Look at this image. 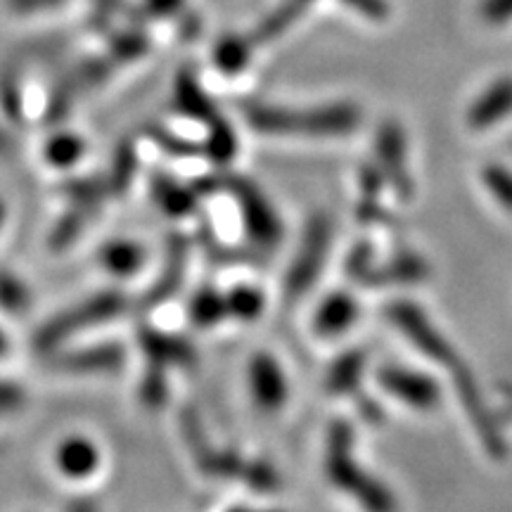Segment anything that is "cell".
I'll return each instance as SVG.
<instances>
[{"instance_id":"1","label":"cell","mask_w":512,"mask_h":512,"mask_svg":"<svg viewBox=\"0 0 512 512\" xmlns=\"http://www.w3.org/2000/svg\"><path fill=\"white\" fill-rule=\"evenodd\" d=\"M245 119L249 126L268 136H347L361 121V112L351 102H332V105L309 107V110H290L275 105L245 107Z\"/></svg>"},{"instance_id":"2","label":"cell","mask_w":512,"mask_h":512,"mask_svg":"<svg viewBox=\"0 0 512 512\" xmlns=\"http://www.w3.org/2000/svg\"><path fill=\"white\" fill-rule=\"evenodd\" d=\"M325 470L328 477L339 489L349 491L370 510H392L394 498L384 486L368 475L354 460V430L349 422H332L328 432V456H325Z\"/></svg>"},{"instance_id":"3","label":"cell","mask_w":512,"mask_h":512,"mask_svg":"<svg viewBox=\"0 0 512 512\" xmlns=\"http://www.w3.org/2000/svg\"><path fill=\"white\" fill-rule=\"evenodd\" d=\"M128 309V299L121 292H100L95 297L86 299L74 309L50 318L41 330L36 332L34 347L38 351H53L60 347L64 339L79 332L93 328V325L105 323V320L117 318Z\"/></svg>"},{"instance_id":"4","label":"cell","mask_w":512,"mask_h":512,"mask_svg":"<svg viewBox=\"0 0 512 512\" xmlns=\"http://www.w3.org/2000/svg\"><path fill=\"white\" fill-rule=\"evenodd\" d=\"M221 188L230 192L235 197V202H238L242 223H245V230L252 242L268 249L278 247L280 240H283L285 226L264 192L242 176L223 178Z\"/></svg>"},{"instance_id":"5","label":"cell","mask_w":512,"mask_h":512,"mask_svg":"<svg viewBox=\"0 0 512 512\" xmlns=\"http://www.w3.org/2000/svg\"><path fill=\"white\" fill-rule=\"evenodd\" d=\"M387 318L396 330L403 332L411 344L425 356H430L432 361H437L439 366L448 370L460 366L458 351L451 347V342L434 328L432 320L427 318V313L420 309L418 304L408 302V299H396L387 306Z\"/></svg>"},{"instance_id":"6","label":"cell","mask_w":512,"mask_h":512,"mask_svg":"<svg viewBox=\"0 0 512 512\" xmlns=\"http://www.w3.org/2000/svg\"><path fill=\"white\" fill-rule=\"evenodd\" d=\"M330 242H332V226L328 216L316 214L311 216V221L306 223L302 245L294 256L290 273H287L285 290L290 297H302L316 285L320 271H323L325 261L330 254Z\"/></svg>"},{"instance_id":"7","label":"cell","mask_w":512,"mask_h":512,"mask_svg":"<svg viewBox=\"0 0 512 512\" xmlns=\"http://www.w3.org/2000/svg\"><path fill=\"white\" fill-rule=\"evenodd\" d=\"M375 155L377 166L384 174V181L392 185V190L401 200H411L413 181L408 174V147L403 128L396 121H384L377 128L375 136Z\"/></svg>"},{"instance_id":"8","label":"cell","mask_w":512,"mask_h":512,"mask_svg":"<svg viewBox=\"0 0 512 512\" xmlns=\"http://www.w3.org/2000/svg\"><path fill=\"white\" fill-rule=\"evenodd\" d=\"M453 373V384H456L460 401H463V408L470 415L472 425L482 439V446L486 448L491 458H503L505 456V441L501 437V430H498V422L494 413L486 406L482 392H479L475 377H472L470 370H467L463 363L458 368L451 370Z\"/></svg>"},{"instance_id":"9","label":"cell","mask_w":512,"mask_h":512,"mask_svg":"<svg viewBox=\"0 0 512 512\" xmlns=\"http://www.w3.org/2000/svg\"><path fill=\"white\" fill-rule=\"evenodd\" d=\"M377 382L389 396L418 411H430L441 399L439 384L427 373L403 366H384L377 370Z\"/></svg>"},{"instance_id":"10","label":"cell","mask_w":512,"mask_h":512,"mask_svg":"<svg viewBox=\"0 0 512 512\" xmlns=\"http://www.w3.org/2000/svg\"><path fill=\"white\" fill-rule=\"evenodd\" d=\"M188 256H190L188 240H185L181 233L169 235V240H166V256H164L162 271H159L155 285H152L150 290L143 294V299H140L143 309H155V306L164 304L166 299L176 297L185 280Z\"/></svg>"},{"instance_id":"11","label":"cell","mask_w":512,"mask_h":512,"mask_svg":"<svg viewBox=\"0 0 512 512\" xmlns=\"http://www.w3.org/2000/svg\"><path fill=\"white\" fill-rule=\"evenodd\" d=\"M249 387L256 403L266 411H278L287 401L285 373L271 354H256L249 361Z\"/></svg>"},{"instance_id":"12","label":"cell","mask_w":512,"mask_h":512,"mask_svg":"<svg viewBox=\"0 0 512 512\" xmlns=\"http://www.w3.org/2000/svg\"><path fill=\"white\" fill-rule=\"evenodd\" d=\"M138 342L143 347L147 361L159 363V366H181V368H192L197 361L195 349L190 347V342H185L183 337L178 335H166V332H159L155 328H143L138 330Z\"/></svg>"},{"instance_id":"13","label":"cell","mask_w":512,"mask_h":512,"mask_svg":"<svg viewBox=\"0 0 512 512\" xmlns=\"http://www.w3.org/2000/svg\"><path fill=\"white\" fill-rule=\"evenodd\" d=\"M126 361V351L121 344H100V347H86L79 351H67L53 361L55 368L67 373H112L119 370Z\"/></svg>"},{"instance_id":"14","label":"cell","mask_w":512,"mask_h":512,"mask_svg":"<svg viewBox=\"0 0 512 512\" xmlns=\"http://www.w3.org/2000/svg\"><path fill=\"white\" fill-rule=\"evenodd\" d=\"M512 112V76L491 83L467 110V126L484 131V128L498 124Z\"/></svg>"},{"instance_id":"15","label":"cell","mask_w":512,"mask_h":512,"mask_svg":"<svg viewBox=\"0 0 512 512\" xmlns=\"http://www.w3.org/2000/svg\"><path fill=\"white\" fill-rule=\"evenodd\" d=\"M358 318V304L349 292H332L313 313V330L323 337L344 335Z\"/></svg>"},{"instance_id":"16","label":"cell","mask_w":512,"mask_h":512,"mask_svg":"<svg viewBox=\"0 0 512 512\" xmlns=\"http://www.w3.org/2000/svg\"><path fill=\"white\" fill-rule=\"evenodd\" d=\"M176 107L178 112L185 114V117L202 121V124H211L221 117L219 110H216L214 102L209 100V95L202 91L197 76L190 72V69H183L181 74L176 76Z\"/></svg>"},{"instance_id":"17","label":"cell","mask_w":512,"mask_h":512,"mask_svg":"<svg viewBox=\"0 0 512 512\" xmlns=\"http://www.w3.org/2000/svg\"><path fill=\"white\" fill-rule=\"evenodd\" d=\"M430 266L422 259L420 254L413 252H399L392 259H387L384 264L375 266L373 278H370V287H382V285H401V283H420L422 278H427Z\"/></svg>"},{"instance_id":"18","label":"cell","mask_w":512,"mask_h":512,"mask_svg":"<svg viewBox=\"0 0 512 512\" xmlns=\"http://www.w3.org/2000/svg\"><path fill=\"white\" fill-rule=\"evenodd\" d=\"M55 460H57V467H60L64 475L72 479H83L98 470L100 453L88 439L72 437L62 441L55 453Z\"/></svg>"},{"instance_id":"19","label":"cell","mask_w":512,"mask_h":512,"mask_svg":"<svg viewBox=\"0 0 512 512\" xmlns=\"http://www.w3.org/2000/svg\"><path fill=\"white\" fill-rule=\"evenodd\" d=\"M152 197L162 207L164 214L169 216H185L195 209L197 192L190 185H181L166 174H155L150 181Z\"/></svg>"},{"instance_id":"20","label":"cell","mask_w":512,"mask_h":512,"mask_svg":"<svg viewBox=\"0 0 512 512\" xmlns=\"http://www.w3.org/2000/svg\"><path fill=\"white\" fill-rule=\"evenodd\" d=\"M366 370V354L358 349L344 351L328 370V389L332 394H354Z\"/></svg>"},{"instance_id":"21","label":"cell","mask_w":512,"mask_h":512,"mask_svg":"<svg viewBox=\"0 0 512 512\" xmlns=\"http://www.w3.org/2000/svg\"><path fill=\"white\" fill-rule=\"evenodd\" d=\"M143 261H145L143 247L131 240L107 242V245L100 249V264L105 266L107 273L119 275V278L138 273L140 266H143Z\"/></svg>"},{"instance_id":"22","label":"cell","mask_w":512,"mask_h":512,"mask_svg":"<svg viewBox=\"0 0 512 512\" xmlns=\"http://www.w3.org/2000/svg\"><path fill=\"white\" fill-rule=\"evenodd\" d=\"M181 434H183L185 444H188V448H190L192 458H195L197 467H200L204 475H207L211 460H214V456H216V448L209 444L207 434H204L202 420H200V415L195 413V408H183Z\"/></svg>"},{"instance_id":"23","label":"cell","mask_w":512,"mask_h":512,"mask_svg":"<svg viewBox=\"0 0 512 512\" xmlns=\"http://www.w3.org/2000/svg\"><path fill=\"white\" fill-rule=\"evenodd\" d=\"M138 169V152L133 140H121L114 150L112 157V169L110 176H107V185H110V195H126L128 188H131L133 176H136Z\"/></svg>"},{"instance_id":"24","label":"cell","mask_w":512,"mask_h":512,"mask_svg":"<svg viewBox=\"0 0 512 512\" xmlns=\"http://www.w3.org/2000/svg\"><path fill=\"white\" fill-rule=\"evenodd\" d=\"M190 316L195 320L197 328H214L216 323H221L228 316L226 297L219 290H214V287H202L195 294V299H192Z\"/></svg>"},{"instance_id":"25","label":"cell","mask_w":512,"mask_h":512,"mask_svg":"<svg viewBox=\"0 0 512 512\" xmlns=\"http://www.w3.org/2000/svg\"><path fill=\"white\" fill-rule=\"evenodd\" d=\"M64 195L72 200V204H79V207L93 209L98 214L100 204L105 202V197L110 195V185H107L105 176H88V178H74V181H67L62 185Z\"/></svg>"},{"instance_id":"26","label":"cell","mask_w":512,"mask_h":512,"mask_svg":"<svg viewBox=\"0 0 512 512\" xmlns=\"http://www.w3.org/2000/svg\"><path fill=\"white\" fill-rule=\"evenodd\" d=\"M235 152H238V136H235L233 126L223 117L211 121L207 143H204V155L216 164H228L233 162Z\"/></svg>"},{"instance_id":"27","label":"cell","mask_w":512,"mask_h":512,"mask_svg":"<svg viewBox=\"0 0 512 512\" xmlns=\"http://www.w3.org/2000/svg\"><path fill=\"white\" fill-rule=\"evenodd\" d=\"M249 57H252V43H249L247 38H240V36L221 38L219 46H216V50H214L216 67H219L221 72L228 76L240 74L242 69L249 64Z\"/></svg>"},{"instance_id":"28","label":"cell","mask_w":512,"mask_h":512,"mask_svg":"<svg viewBox=\"0 0 512 512\" xmlns=\"http://www.w3.org/2000/svg\"><path fill=\"white\" fill-rule=\"evenodd\" d=\"M93 216H95L93 209H86V207H79V204H72V209H69L67 214H64L60 221H57V226L53 228V233H50V240H48L50 242V249L60 252V249L72 245V242L83 233V228H86V223L91 221Z\"/></svg>"},{"instance_id":"29","label":"cell","mask_w":512,"mask_h":512,"mask_svg":"<svg viewBox=\"0 0 512 512\" xmlns=\"http://www.w3.org/2000/svg\"><path fill=\"white\" fill-rule=\"evenodd\" d=\"M83 150H86V145H83L79 136H74V133H57L46 143V159L48 164L57 166V169H69V166L81 162Z\"/></svg>"},{"instance_id":"30","label":"cell","mask_w":512,"mask_h":512,"mask_svg":"<svg viewBox=\"0 0 512 512\" xmlns=\"http://www.w3.org/2000/svg\"><path fill=\"white\" fill-rule=\"evenodd\" d=\"M145 136L150 138L157 147H162L166 155H171V157H197L204 152V145L195 143V140L183 138V136H176L174 131H169V128H164L159 124L147 126Z\"/></svg>"},{"instance_id":"31","label":"cell","mask_w":512,"mask_h":512,"mask_svg":"<svg viewBox=\"0 0 512 512\" xmlns=\"http://www.w3.org/2000/svg\"><path fill=\"white\" fill-rule=\"evenodd\" d=\"M226 304L230 316L240 320H254L264 311V294L252 285H238L226 294Z\"/></svg>"},{"instance_id":"32","label":"cell","mask_w":512,"mask_h":512,"mask_svg":"<svg viewBox=\"0 0 512 512\" xmlns=\"http://www.w3.org/2000/svg\"><path fill=\"white\" fill-rule=\"evenodd\" d=\"M117 67L119 64L114 62V57L110 53L95 55V57H88V60H83L79 67H76L72 79L76 83V88H93V86H100L102 81L110 79V74Z\"/></svg>"},{"instance_id":"33","label":"cell","mask_w":512,"mask_h":512,"mask_svg":"<svg viewBox=\"0 0 512 512\" xmlns=\"http://www.w3.org/2000/svg\"><path fill=\"white\" fill-rule=\"evenodd\" d=\"M31 304V294L27 285L15 273L0 271V309L8 313H24Z\"/></svg>"},{"instance_id":"34","label":"cell","mask_w":512,"mask_h":512,"mask_svg":"<svg viewBox=\"0 0 512 512\" xmlns=\"http://www.w3.org/2000/svg\"><path fill=\"white\" fill-rule=\"evenodd\" d=\"M482 181L486 190L494 195V200L512 214V171L501 164H486L482 171Z\"/></svg>"},{"instance_id":"35","label":"cell","mask_w":512,"mask_h":512,"mask_svg":"<svg viewBox=\"0 0 512 512\" xmlns=\"http://www.w3.org/2000/svg\"><path fill=\"white\" fill-rule=\"evenodd\" d=\"M299 12H302V0H297V3H290V5H283L280 10H275L273 15L264 19V22L259 24V29L254 31V41H259V43L273 41L275 36L283 34V31L290 27L294 19L299 17Z\"/></svg>"},{"instance_id":"36","label":"cell","mask_w":512,"mask_h":512,"mask_svg":"<svg viewBox=\"0 0 512 512\" xmlns=\"http://www.w3.org/2000/svg\"><path fill=\"white\" fill-rule=\"evenodd\" d=\"M377 266L375 259V249L368 240L356 242V247L351 249L349 259H347V273L351 280H358V283L368 285L370 278H373Z\"/></svg>"},{"instance_id":"37","label":"cell","mask_w":512,"mask_h":512,"mask_svg":"<svg viewBox=\"0 0 512 512\" xmlns=\"http://www.w3.org/2000/svg\"><path fill=\"white\" fill-rule=\"evenodd\" d=\"M147 50H150V43H147V36L140 34V31H126V34L114 36V41L110 43V55L117 64L140 60Z\"/></svg>"},{"instance_id":"38","label":"cell","mask_w":512,"mask_h":512,"mask_svg":"<svg viewBox=\"0 0 512 512\" xmlns=\"http://www.w3.org/2000/svg\"><path fill=\"white\" fill-rule=\"evenodd\" d=\"M166 396H169V387H166L164 366L147 361L143 384H140V399H143L145 406L159 408V406H164Z\"/></svg>"},{"instance_id":"39","label":"cell","mask_w":512,"mask_h":512,"mask_svg":"<svg viewBox=\"0 0 512 512\" xmlns=\"http://www.w3.org/2000/svg\"><path fill=\"white\" fill-rule=\"evenodd\" d=\"M76 91H79V88H76L72 76H67V79L60 81L53 88V95H50L48 110H46V119L50 121V124H57V121H62L64 117H67L69 110H72Z\"/></svg>"},{"instance_id":"40","label":"cell","mask_w":512,"mask_h":512,"mask_svg":"<svg viewBox=\"0 0 512 512\" xmlns=\"http://www.w3.org/2000/svg\"><path fill=\"white\" fill-rule=\"evenodd\" d=\"M0 107H3V112L8 114L12 121L24 119V98L17 76L5 74L3 81H0Z\"/></svg>"},{"instance_id":"41","label":"cell","mask_w":512,"mask_h":512,"mask_svg":"<svg viewBox=\"0 0 512 512\" xmlns=\"http://www.w3.org/2000/svg\"><path fill=\"white\" fill-rule=\"evenodd\" d=\"M242 482H247L256 491H275L280 486L278 472L273 470L268 463H261V460H252V463L245 465V472H242Z\"/></svg>"},{"instance_id":"42","label":"cell","mask_w":512,"mask_h":512,"mask_svg":"<svg viewBox=\"0 0 512 512\" xmlns=\"http://www.w3.org/2000/svg\"><path fill=\"white\" fill-rule=\"evenodd\" d=\"M482 17L489 24H505L512 19V0H484Z\"/></svg>"},{"instance_id":"43","label":"cell","mask_w":512,"mask_h":512,"mask_svg":"<svg viewBox=\"0 0 512 512\" xmlns=\"http://www.w3.org/2000/svg\"><path fill=\"white\" fill-rule=\"evenodd\" d=\"M24 403L22 389L10 382H0V411H15Z\"/></svg>"},{"instance_id":"44","label":"cell","mask_w":512,"mask_h":512,"mask_svg":"<svg viewBox=\"0 0 512 512\" xmlns=\"http://www.w3.org/2000/svg\"><path fill=\"white\" fill-rule=\"evenodd\" d=\"M344 3L373 19L387 17V5H384V0H344Z\"/></svg>"},{"instance_id":"45","label":"cell","mask_w":512,"mask_h":512,"mask_svg":"<svg viewBox=\"0 0 512 512\" xmlns=\"http://www.w3.org/2000/svg\"><path fill=\"white\" fill-rule=\"evenodd\" d=\"M183 0H145V8L155 17H169L181 10Z\"/></svg>"},{"instance_id":"46","label":"cell","mask_w":512,"mask_h":512,"mask_svg":"<svg viewBox=\"0 0 512 512\" xmlns=\"http://www.w3.org/2000/svg\"><path fill=\"white\" fill-rule=\"evenodd\" d=\"M64 3V0H8V5L15 12H36V10H48L55 5Z\"/></svg>"},{"instance_id":"47","label":"cell","mask_w":512,"mask_h":512,"mask_svg":"<svg viewBox=\"0 0 512 512\" xmlns=\"http://www.w3.org/2000/svg\"><path fill=\"white\" fill-rule=\"evenodd\" d=\"M12 155H15V140L0 126V159H10Z\"/></svg>"},{"instance_id":"48","label":"cell","mask_w":512,"mask_h":512,"mask_svg":"<svg viewBox=\"0 0 512 512\" xmlns=\"http://www.w3.org/2000/svg\"><path fill=\"white\" fill-rule=\"evenodd\" d=\"M100 5H105V8H110V10H121L124 8V3H121V0H98Z\"/></svg>"},{"instance_id":"49","label":"cell","mask_w":512,"mask_h":512,"mask_svg":"<svg viewBox=\"0 0 512 512\" xmlns=\"http://www.w3.org/2000/svg\"><path fill=\"white\" fill-rule=\"evenodd\" d=\"M5 216H8V207H5V202L0 200V226L5 223Z\"/></svg>"},{"instance_id":"50","label":"cell","mask_w":512,"mask_h":512,"mask_svg":"<svg viewBox=\"0 0 512 512\" xmlns=\"http://www.w3.org/2000/svg\"><path fill=\"white\" fill-rule=\"evenodd\" d=\"M5 349H8V339H5L3 330H0V354H5Z\"/></svg>"}]
</instances>
